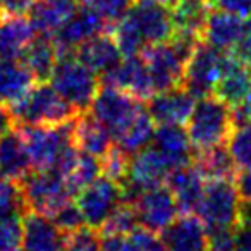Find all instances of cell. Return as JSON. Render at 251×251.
Wrapping results in <instances>:
<instances>
[{
  "label": "cell",
  "instance_id": "f1b7e54d",
  "mask_svg": "<svg viewBox=\"0 0 251 251\" xmlns=\"http://www.w3.org/2000/svg\"><path fill=\"white\" fill-rule=\"evenodd\" d=\"M23 62L35 74L38 83H47L59 59V50L52 36H35L23 52Z\"/></svg>",
  "mask_w": 251,
  "mask_h": 251
},
{
  "label": "cell",
  "instance_id": "db71d44e",
  "mask_svg": "<svg viewBox=\"0 0 251 251\" xmlns=\"http://www.w3.org/2000/svg\"><path fill=\"white\" fill-rule=\"evenodd\" d=\"M206 2H208V4H210V7H215V5L219 4L220 0H206Z\"/></svg>",
  "mask_w": 251,
  "mask_h": 251
},
{
  "label": "cell",
  "instance_id": "4dcf8cb0",
  "mask_svg": "<svg viewBox=\"0 0 251 251\" xmlns=\"http://www.w3.org/2000/svg\"><path fill=\"white\" fill-rule=\"evenodd\" d=\"M153 133H155V121L148 114L147 107H143L138 112L136 117L133 119V122L122 131V134L115 141H117V145L122 150L127 151L129 155H133L151 143Z\"/></svg>",
  "mask_w": 251,
  "mask_h": 251
},
{
  "label": "cell",
  "instance_id": "30bf717a",
  "mask_svg": "<svg viewBox=\"0 0 251 251\" xmlns=\"http://www.w3.org/2000/svg\"><path fill=\"white\" fill-rule=\"evenodd\" d=\"M105 29L108 31L110 25L88 0H83L77 11L52 38L57 45L59 55H64V53H74V50L81 43L100 35V33H105Z\"/></svg>",
  "mask_w": 251,
  "mask_h": 251
},
{
  "label": "cell",
  "instance_id": "74e56055",
  "mask_svg": "<svg viewBox=\"0 0 251 251\" xmlns=\"http://www.w3.org/2000/svg\"><path fill=\"white\" fill-rule=\"evenodd\" d=\"M101 234L98 229L83 226L73 232L66 234L64 251H100Z\"/></svg>",
  "mask_w": 251,
  "mask_h": 251
},
{
  "label": "cell",
  "instance_id": "60d3db41",
  "mask_svg": "<svg viewBox=\"0 0 251 251\" xmlns=\"http://www.w3.org/2000/svg\"><path fill=\"white\" fill-rule=\"evenodd\" d=\"M98 12L105 18V21L112 26L117 19L127 14L131 5L134 4V0H88Z\"/></svg>",
  "mask_w": 251,
  "mask_h": 251
},
{
  "label": "cell",
  "instance_id": "8fae6325",
  "mask_svg": "<svg viewBox=\"0 0 251 251\" xmlns=\"http://www.w3.org/2000/svg\"><path fill=\"white\" fill-rule=\"evenodd\" d=\"M133 206L136 210L140 227L155 234H160L179 213L174 196L164 184L143 191Z\"/></svg>",
  "mask_w": 251,
  "mask_h": 251
},
{
  "label": "cell",
  "instance_id": "277c9868",
  "mask_svg": "<svg viewBox=\"0 0 251 251\" xmlns=\"http://www.w3.org/2000/svg\"><path fill=\"white\" fill-rule=\"evenodd\" d=\"M49 81L53 90L81 114L88 110L100 88L97 74L88 69L74 53L59 55Z\"/></svg>",
  "mask_w": 251,
  "mask_h": 251
},
{
  "label": "cell",
  "instance_id": "f546056e",
  "mask_svg": "<svg viewBox=\"0 0 251 251\" xmlns=\"http://www.w3.org/2000/svg\"><path fill=\"white\" fill-rule=\"evenodd\" d=\"M193 164L196 165V169L201 172L206 181H224V179L236 181L237 172H239L226 145L198 151L195 155Z\"/></svg>",
  "mask_w": 251,
  "mask_h": 251
},
{
  "label": "cell",
  "instance_id": "6da1fadb",
  "mask_svg": "<svg viewBox=\"0 0 251 251\" xmlns=\"http://www.w3.org/2000/svg\"><path fill=\"white\" fill-rule=\"evenodd\" d=\"M14 126H60L81 114L64 100L52 84H35L18 101L9 105Z\"/></svg>",
  "mask_w": 251,
  "mask_h": 251
},
{
  "label": "cell",
  "instance_id": "7402d4cb",
  "mask_svg": "<svg viewBox=\"0 0 251 251\" xmlns=\"http://www.w3.org/2000/svg\"><path fill=\"white\" fill-rule=\"evenodd\" d=\"M74 55L88 69L93 71L97 76L105 74L107 71H110L112 67H115L122 60L121 50H119L117 43L114 42L112 35H108V33H100V35L81 43L74 50Z\"/></svg>",
  "mask_w": 251,
  "mask_h": 251
},
{
  "label": "cell",
  "instance_id": "4fadbf2b",
  "mask_svg": "<svg viewBox=\"0 0 251 251\" xmlns=\"http://www.w3.org/2000/svg\"><path fill=\"white\" fill-rule=\"evenodd\" d=\"M251 93V67L239 60L232 52L224 53L219 79L213 95L226 101L229 107H237L250 98Z\"/></svg>",
  "mask_w": 251,
  "mask_h": 251
},
{
  "label": "cell",
  "instance_id": "52a82bcc",
  "mask_svg": "<svg viewBox=\"0 0 251 251\" xmlns=\"http://www.w3.org/2000/svg\"><path fill=\"white\" fill-rule=\"evenodd\" d=\"M143 107V101L133 95L117 88L103 86L98 88L93 101L88 107V114L100 122L114 140H117Z\"/></svg>",
  "mask_w": 251,
  "mask_h": 251
},
{
  "label": "cell",
  "instance_id": "cb8c5ba5",
  "mask_svg": "<svg viewBox=\"0 0 251 251\" xmlns=\"http://www.w3.org/2000/svg\"><path fill=\"white\" fill-rule=\"evenodd\" d=\"M243 25L244 21L241 16L213 7L206 18L201 40L222 52H230L239 40Z\"/></svg>",
  "mask_w": 251,
  "mask_h": 251
},
{
  "label": "cell",
  "instance_id": "d6a6232c",
  "mask_svg": "<svg viewBox=\"0 0 251 251\" xmlns=\"http://www.w3.org/2000/svg\"><path fill=\"white\" fill-rule=\"evenodd\" d=\"M101 176V160L98 157H93L90 153H84V151L79 150V155H77L76 162L71 167V171L67 172L66 179L67 188L69 191L74 195L84 189L86 186H90L95 179H98Z\"/></svg>",
  "mask_w": 251,
  "mask_h": 251
},
{
  "label": "cell",
  "instance_id": "7a4b0ae2",
  "mask_svg": "<svg viewBox=\"0 0 251 251\" xmlns=\"http://www.w3.org/2000/svg\"><path fill=\"white\" fill-rule=\"evenodd\" d=\"M232 127L230 107L215 95L198 98L186 122V131L196 153L226 145Z\"/></svg>",
  "mask_w": 251,
  "mask_h": 251
},
{
  "label": "cell",
  "instance_id": "5bb4252c",
  "mask_svg": "<svg viewBox=\"0 0 251 251\" xmlns=\"http://www.w3.org/2000/svg\"><path fill=\"white\" fill-rule=\"evenodd\" d=\"M127 14L140 28L147 45L167 42L174 35L171 11L157 0H134Z\"/></svg>",
  "mask_w": 251,
  "mask_h": 251
},
{
  "label": "cell",
  "instance_id": "4316f807",
  "mask_svg": "<svg viewBox=\"0 0 251 251\" xmlns=\"http://www.w3.org/2000/svg\"><path fill=\"white\" fill-rule=\"evenodd\" d=\"M74 145L84 153L101 158L112 148V134L90 114H79L73 126Z\"/></svg>",
  "mask_w": 251,
  "mask_h": 251
},
{
  "label": "cell",
  "instance_id": "11a10c76",
  "mask_svg": "<svg viewBox=\"0 0 251 251\" xmlns=\"http://www.w3.org/2000/svg\"><path fill=\"white\" fill-rule=\"evenodd\" d=\"M246 105H248V108H250V112H251V93H250V98L246 100Z\"/></svg>",
  "mask_w": 251,
  "mask_h": 251
},
{
  "label": "cell",
  "instance_id": "d590c367",
  "mask_svg": "<svg viewBox=\"0 0 251 251\" xmlns=\"http://www.w3.org/2000/svg\"><path fill=\"white\" fill-rule=\"evenodd\" d=\"M23 213H0V251H21Z\"/></svg>",
  "mask_w": 251,
  "mask_h": 251
},
{
  "label": "cell",
  "instance_id": "836d02e7",
  "mask_svg": "<svg viewBox=\"0 0 251 251\" xmlns=\"http://www.w3.org/2000/svg\"><path fill=\"white\" fill-rule=\"evenodd\" d=\"M227 150L232 155L237 171H246L251 167V121L234 126L227 138Z\"/></svg>",
  "mask_w": 251,
  "mask_h": 251
},
{
  "label": "cell",
  "instance_id": "603a6c76",
  "mask_svg": "<svg viewBox=\"0 0 251 251\" xmlns=\"http://www.w3.org/2000/svg\"><path fill=\"white\" fill-rule=\"evenodd\" d=\"M33 171L25 138L18 127H12L0 136V176L19 182Z\"/></svg>",
  "mask_w": 251,
  "mask_h": 251
},
{
  "label": "cell",
  "instance_id": "ba28073f",
  "mask_svg": "<svg viewBox=\"0 0 251 251\" xmlns=\"http://www.w3.org/2000/svg\"><path fill=\"white\" fill-rule=\"evenodd\" d=\"M224 53L226 52L208 45L203 40L195 47L191 57L186 62L182 88H186L196 100L213 95V88L222 67Z\"/></svg>",
  "mask_w": 251,
  "mask_h": 251
},
{
  "label": "cell",
  "instance_id": "bcb514c9",
  "mask_svg": "<svg viewBox=\"0 0 251 251\" xmlns=\"http://www.w3.org/2000/svg\"><path fill=\"white\" fill-rule=\"evenodd\" d=\"M208 248L206 251H236L232 230H215L208 232Z\"/></svg>",
  "mask_w": 251,
  "mask_h": 251
},
{
  "label": "cell",
  "instance_id": "7bdbcfd3",
  "mask_svg": "<svg viewBox=\"0 0 251 251\" xmlns=\"http://www.w3.org/2000/svg\"><path fill=\"white\" fill-rule=\"evenodd\" d=\"M100 251H140V248H138V244L134 243L131 236L101 234Z\"/></svg>",
  "mask_w": 251,
  "mask_h": 251
},
{
  "label": "cell",
  "instance_id": "5b68a950",
  "mask_svg": "<svg viewBox=\"0 0 251 251\" xmlns=\"http://www.w3.org/2000/svg\"><path fill=\"white\" fill-rule=\"evenodd\" d=\"M18 184L21 189L25 212L33 210L52 217L57 208L73 198V193L67 188L64 176L55 169H43V171L33 169Z\"/></svg>",
  "mask_w": 251,
  "mask_h": 251
},
{
  "label": "cell",
  "instance_id": "f5cc1de1",
  "mask_svg": "<svg viewBox=\"0 0 251 251\" xmlns=\"http://www.w3.org/2000/svg\"><path fill=\"white\" fill-rule=\"evenodd\" d=\"M157 2H160V4H164V5H167V7H169V5L174 4L176 0H157Z\"/></svg>",
  "mask_w": 251,
  "mask_h": 251
},
{
  "label": "cell",
  "instance_id": "816d5d0a",
  "mask_svg": "<svg viewBox=\"0 0 251 251\" xmlns=\"http://www.w3.org/2000/svg\"><path fill=\"white\" fill-rule=\"evenodd\" d=\"M241 222L251 224V200H243V208H241Z\"/></svg>",
  "mask_w": 251,
  "mask_h": 251
},
{
  "label": "cell",
  "instance_id": "f907efd6",
  "mask_svg": "<svg viewBox=\"0 0 251 251\" xmlns=\"http://www.w3.org/2000/svg\"><path fill=\"white\" fill-rule=\"evenodd\" d=\"M14 127V119H12L11 112L5 105L0 103V136L4 133H7L9 129Z\"/></svg>",
  "mask_w": 251,
  "mask_h": 251
},
{
  "label": "cell",
  "instance_id": "d4e9b609",
  "mask_svg": "<svg viewBox=\"0 0 251 251\" xmlns=\"http://www.w3.org/2000/svg\"><path fill=\"white\" fill-rule=\"evenodd\" d=\"M38 83L35 74L19 59H0V103L9 107Z\"/></svg>",
  "mask_w": 251,
  "mask_h": 251
},
{
  "label": "cell",
  "instance_id": "f35d334b",
  "mask_svg": "<svg viewBox=\"0 0 251 251\" xmlns=\"http://www.w3.org/2000/svg\"><path fill=\"white\" fill-rule=\"evenodd\" d=\"M0 213H25L19 184L4 176H0Z\"/></svg>",
  "mask_w": 251,
  "mask_h": 251
},
{
  "label": "cell",
  "instance_id": "7c38bea8",
  "mask_svg": "<svg viewBox=\"0 0 251 251\" xmlns=\"http://www.w3.org/2000/svg\"><path fill=\"white\" fill-rule=\"evenodd\" d=\"M101 86H112L133 95L134 98L145 101L155 95L151 77L143 57H124L110 71L100 76Z\"/></svg>",
  "mask_w": 251,
  "mask_h": 251
},
{
  "label": "cell",
  "instance_id": "ffe728a7",
  "mask_svg": "<svg viewBox=\"0 0 251 251\" xmlns=\"http://www.w3.org/2000/svg\"><path fill=\"white\" fill-rule=\"evenodd\" d=\"M151 147L165 158L171 169L191 164L196 155L188 131L181 124H158V127H155Z\"/></svg>",
  "mask_w": 251,
  "mask_h": 251
},
{
  "label": "cell",
  "instance_id": "681fc988",
  "mask_svg": "<svg viewBox=\"0 0 251 251\" xmlns=\"http://www.w3.org/2000/svg\"><path fill=\"white\" fill-rule=\"evenodd\" d=\"M236 186L243 200H251V167L237 172Z\"/></svg>",
  "mask_w": 251,
  "mask_h": 251
},
{
  "label": "cell",
  "instance_id": "d6986e66",
  "mask_svg": "<svg viewBox=\"0 0 251 251\" xmlns=\"http://www.w3.org/2000/svg\"><path fill=\"white\" fill-rule=\"evenodd\" d=\"M205 184L206 179L203 177L201 172L196 169L193 162L174 167L165 179V186L174 196L179 213H195L196 206L201 200Z\"/></svg>",
  "mask_w": 251,
  "mask_h": 251
},
{
  "label": "cell",
  "instance_id": "b9f144b4",
  "mask_svg": "<svg viewBox=\"0 0 251 251\" xmlns=\"http://www.w3.org/2000/svg\"><path fill=\"white\" fill-rule=\"evenodd\" d=\"M129 236L133 237V241L138 244L140 251H167L164 241L158 237V234L143 229V227H138Z\"/></svg>",
  "mask_w": 251,
  "mask_h": 251
},
{
  "label": "cell",
  "instance_id": "9c48e42d",
  "mask_svg": "<svg viewBox=\"0 0 251 251\" xmlns=\"http://www.w3.org/2000/svg\"><path fill=\"white\" fill-rule=\"evenodd\" d=\"M121 201V184L103 174L95 179L90 186L81 189L76 198L84 222L93 229H100Z\"/></svg>",
  "mask_w": 251,
  "mask_h": 251
},
{
  "label": "cell",
  "instance_id": "ac0fdd59",
  "mask_svg": "<svg viewBox=\"0 0 251 251\" xmlns=\"http://www.w3.org/2000/svg\"><path fill=\"white\" fill-rule=\"evenodd\" d=\"M171 171V165L153 147H145L143 150L131 155L129 172L124 182L143 193L155 186L165 184Z\"/></svg>",
  "mask_w": 251,
  "mask_h": 251
},
{
  "label": "cell",
  "instance_id": "c3c4849f",
  "mask_svg": "<svg viewBox=\"0 0 251 251\" xmlns=\"http://www.w3.org/2000/svg\"><path fill=\"white\" fill-rule=\"evenodd\" d=\"M215 9H224L241 18H250L251 16V0H220Z\"/></svg>",
  "mask_w": 251,
  "mask_h": 251
},
{
  "label": "cell",
  "instance_id": "e0dca14e",
  "mask_svg": "<svg viewBox=\"0 0 251 251\" xmlns=\"http://www.w3.org/2000/svg\"><path fill=\"white\" fill-rule=\"evenodd\" d=\"M66 234L49 215L26 210L23 213V250L25 251H64Z\"/></svg>",
  "mask_w": 251,
  "mask_h": 251
},
{
  "label": "cell",
  "instance_id": "83f0119b",
  "mask_svg": "<svg viewBox=\"0 0 251 251\" xmlns=\"http://www.w3.org/2000/svg\"><path fill=\"white\" fill-rule=\"evenodd\" d=\"M35 35L26 16L0 19V59H19Z\"/></svg>",
  "mask_w": 251,
  "mask_h": 251
},
{
  "label": "cell",
  "instance_id": "484cf974",
  "mask_svg": "<svg viewBox=\"0 0 251 251\" xmlns=\"http://www.w3.org/2000/svg\"><path fill=\"white\" fill-rule=\"evenodd\" d=\"M174 35L201 40L210 4L206 0H176L171 5Z\"/></svg>",
  "mask_w": 251,
  "mask_h": 251
},
{
  "label": "cell",
  "instance_id": "ee69618b",
  "mask_svg": "<svg viewBox=\"0 0 251 251\" xmlns=\"http://www.w3.org/2000/svg\"><path fill=\"white\" fill-rule=\"evenodd\" d=\"M232 53L239 60H243L246 66L251 67V16L244 21L243 31H241L236 47L232 49Z\"/></svg>",
  "mask_w": 251,
  "mask_h": 251
},
{
  "label": "cell",
  "instance_id": "1f68e13d",
  "mask_svg": "<svg viewBox=\"0 0 251 251\" xmlns=\"http://www.w3.org/2000/svg\"><path fill=\"white\" fill-rule=\"evenodd\" d=\"M108 31H110L114 42L117 43L122 57L141 55V52L147 47V42H145L140 28H138L136 23L133 21V18L129 14L122 16L121 19L112 23Z\"/></svg>",
  "mask_w": 251,
  "mask_h": 251
},
{
  "label": "cell",
  "instance_id": "9a60e30c",
  "mask_svg": "<svg viewBox=\"0 0 251 251\" xmlns=\"http://www.w3.org/2000/svg\"><path fill=\"white\" fill-rule=\"evenodd\" d=\"M208 230L195 213H181L160 232L167 251H206Z\"/></svg>",
  "mask_w": 251,
  "mask_h": 251
},
{
  "label": "cell",
  "instance_id": "f6af8a7d",
  "mask_svg": "<svg viewBox=\"0 0 251 251\" xmlns=\"http://www.w3.org/2000/svg\"><path fill=\"white\" fill-rule=\"evenodd\" d=\"M35 0H0V19L28 16Z\"/></svg>",
  "mask_w": 251,
  "mask_h": 251
},
{
  "label": "cell",
  "instance_id": "8992f818",
  "mask_svg": "<svg viewBox=\"0 0 251 251\" xmlns=\"http://www.w3.org/2000/svg\"><path fill=\"white\" fill-rule=\"evenodd\" d=\"M74 121L60 126H16L25 138L33 169L43 171L55 167L62 151L74 143Z\"/></svg>",
  "mask_w": 251,
  "mask_h": 251
},
{
  "label": "cell",
  "instance_id": "44dd1931",
  "mask_svg": "<svg viewBox=\"0 0 251 251\" xmlns=\"http://www.w3.org/2000/svg\"><path fill=\"white\" fill-rule=\"evenodd\" d=\"M79 7V0H36L29 11V23L36 33L53 36Z\"/></svg>",
  "mask_w": 251,
  "mask_h": 251
},
{
  "label": "cell",
  "instance_id": "ab89813d",
  "mask_svg": "<svg viewBox=\"0 0 251 251\" xmlns=\"http://www.w3.org/2000/svg\"><path fill=\"white\" fill-rule=\"evenodd\" d=\"M50 219L55 222V226L59 227L64 234H69V232H73V230L79 229V227L86 226L84 217H83V213H81L77 203L71 201V200L64 203L60 208H57L55 212L52 213Z\"/></svg>",
  "mask_w": 251,
  "mask_h": 251
},
{
  "label": "cell",
  "instance_id": "8d00e7d4",
  "mask_svg": "<svg viewBox=\"0 0 251 251\" xmlns=\"http://www.w3.org/2000/svg\"><path fill=\"white\" fill-rule=\"evenodd\" d=\"M101 160V174L110 177L112 181L122 182L127 177V172H129V162H131V155L127 151H124L121 147H114L100 158Z\"/></svg>",
  "mask_w": 251,
  "mask_h": 251
},
{
  "label": "cell",
  "instance_id": "2e32d148",
  "mask_svg": "<svg viewBox=\"0 0 251 251\" xmlns=\"http://www.w3.org/2000/svg\"><path fill=\"white\" fill-rule=\"evenodd\" d=\"M196 98L186 88L158 91L148 98L147 110L155 124H181L184 126L195 108Z\"/></svg>",
  "mask_w": 251,
  "mask_h": 251
},
{
  "label": "cell",
  "instance_id": "e575fe53",
  "mask_svg": "<svg viewBox=\"0 0 251 251\" xmlns=\"http://www.w3.org/2000/svg\"><path fill=\"white\" fill-rule=\"evenodd\" d=\"M140 227L136 217V210L131 203H119L117 208L108 215L105 224L100 227L101 234H119V236H129L131 232Z\"/></svg>",
  "mask_w": 251,
  "mask_h": 251
},
{
  "label": "cell",
  "instance_id": "3957f363",
  "mask_svg": "<svg viewBox=\"0 0 251 251\" xmlns=\"http://www.w3.org/2000/svg\"><path fill=\"white\" fill-rule=\"evenodd\" d=\"M243 198L236 181H206L201 200L195 213L205 224L208 232L232 230L241 224Z\"/></svg>",
  "mask_w": 251,
  "mask_h": 251
},
{
  "label": "cell",
  "instance_id": "7dc6e473",
  "mask_svg": "<svg viewBox=\"0 0 251 251\" xmlns=\"http://www.w3.org/2000/svg\"><path fill=\"white\" fill-rule=\"evenodd\" d=\"M236 251H251V224L241 222L232 229Z\"/></svg>",
  "mask_w": 251,
  "mask_h": 251
}]
</instances>
